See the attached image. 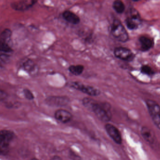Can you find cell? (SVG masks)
<instances>
[{"instance_id": "cell-11", "label": "cell", "mask_w": 160, "mask_h": 160, "mask_svg": "<svg viewBox=\"0 0 160 160\" xmlns=\"http://www.w3.org/2000/svg\"><path fill=\"white\" fill-rule=\"evenodd\" d=\"M106 131L113 141L118 144H121L122 138L121 134L118 129L113 124L108 123L105 126Z\"/></svg>"}, {"instance_id": "cell-2", "label": "cell", "mask_w": 160, "mask_h": 160, "mask_svg": "<svg viewBox=\"0 0 160 160\" xmlns=\"http://www.w3.org/2000/svg\"><path fill=\"white\" fill-rule=\"evenodd\" d=\"M12 31L9 29L3 30L0 35V53L1 61L8 60L11 53H12Z\"/></svg>"}, {"instance_id": "cell-4", "label": "cell", "mask_w": 160, "mask_h": 160, "mask_svg": "<svg viewBox=\"0 0 160 160\" xmlns=\"http://www.w3.org/2000/svg\"><path fill=\"white\" fill-rule=\"evenodd\" d=\"M15 137L14 132L11 130H2L0 132V148L2 155H5L9 152L10 143Z\"/></svg>"}, {"instance_id": "cell-18", "label": "cell", "mask_w": 160, "mask_h": 160, "mask_svg": "<svg viewBox=\"0 0 160 160\" xmlns=\"http://www.w3.org/2000/svg\"><path fill=\"white\" fill-rule=\"evenodd\" d=\"M112 7L115 12L118 14L122 13L125 10V5L123 2L121 1H114Z\"/></svg>"}, {"instance_id": "cell-15", "label": "cell", "mask_w": 160, "mask_h": 160, "mask_svg": "<svg viewBox=\"0 0 160 160\" xmlns=\"http://www.w3.org/2000/svg\"><path fill=\"white\" fill-rule=\"evenodd\" d=\"M62 17L64 20L73 25H78L80 22L79 17L75 13L69 10L63 12L62 13Z\"/></svg>"}, {"instance_id": "cell-17", "label": "cell", "mask_w": 160, "mask_h": 160, "mask_svg": "<svg viewBox=\"0 0 160 160\" xmlns=\"http://www.w3.org/2000/svg\"><path fill=\"white\" fill-rule=\"evenodd\" d=\"M69 72L76 76L80 75L84 70V66L81 64L71 65L68 68Z\"/></svg>"}, {"instance_id": "cell-9", "label": "cell", "mask_w": 160, "mask_h": 160, "mask_svg": "<svg viewBox=\"0 0 160 160\" xmlns=\"http://www.w3.org/2000/svg\"><path fill=\"white\" fill-rule=\"evenodd\" d=\"M70 100L67 96H52L45 100L46 104L51 107H64L69 104Z\"/></svg>"}, {"instance_id": "cell-16", "label": "cell", "mask_w": 160, "mask_h": 160, "mask_svg": "<svg viewBox=\"0 0 160 160\" xmlns=\"http://www.w3.org/2000/svg\"><path fill=\"white\" fill-rule=\"evenodd\" d=\"M140 48L143 51H147L152 48L153 46V41L151 38L145 36H141L139 38Z\"/></svg>"}, {"instance_id": "cell-12", "label": "cell", "mask_w": 160, "mask_h": 160, "mask_svg": "<svg viewBox=\"0 0 160 160\" xmlns=\"http://www.w3.org/2000/svg\"><path fill=\"white\" fill-rule=\"evenodd\" d=\"M37 1L34 0H24L19 1L13 2L11 3L12 9L17 11H26L32 7L36 2Z\"/></svg>"}, {"instance_id": "cell-1", "label": "cell", "mask_w": 160, "mask_h": 160, "mask_svg": "<svg viewBox=\"0 0 160 160\" xmlns=\"http://www.w3.org/2000/svg\"><path fill=\"white\" fill-rule=\"evenodd\" d=\"M83 105L94 113L100 120L108 122L112 118L110 106L106 103H99L92 98L85 97L82 100Z\"/></svg>"}, {"instance_id": "cell-14", "label": "cell", "mask_w": 160, "mask_h": 160, "mask_svg": "<svg viewBox=\"0 0 160 160\" xmlns=\"http://www.w3.org/2000/svg\"><path fill=\"white\" fill-rule=\"evenodd\" d=\"M21 66L23 70L31 75L36 74L38 72V66L30 59L27 58L25 60L22 62Z\"/></svg>"}, {"instance_id": "cell-19", "label": "cell", "mask_w": 160, "mask_h": 160, "mask_svg": "<svg viewBox=\"0 0 160 160\" xmlns=\"http://www.w3.org/2000/svg\"><path fill=\"white\" fill-rule=\"evenodd\" d=\"M140 71H141V72L142 73L147 75H152L154 73V72L152 69L151 67H150L148 65H143L141 67Z\"/></svg>"}, {"instance_id": "cell-7", "label": "cell", "mask_w": 160, "mask_h": 160, "mask_svg": "<svg viewBox=\"0 0 160 160\" xmlns=\"http://www.w3.org/2000/svg\"><path fill=\"white\" fill-rule=\"evenodd\" d=\"M69 86L71 88L79 91L89 96H97L101 94V91L98 89L92 86L85 85L77 81L71 82Z\"/></svg>"}, {"instance_id": "cell-3", "label": "cell", "mask_w": 160, "mask_h": 160, "mask_svg": "<svg viewBox=\"0 0 160 160\" xmlns=\"http://www.w3.org/2000/svg\"><path fill=\"white\" fill-rule=\"evenodd\" d=\"M111 33L118 42H125L129 40L128 32L119 19H115L113 21L111 26Z\"/></svg>"}, {"instance_id": "cell-22", "label": "cell", "mask_w": 160, "mask_h": 160, "mask_svg": "<svg viewBox=\"0 0 160 160\" xmlns=\"http://www.w3.org/2000/svg\"><path fill=\"white\" fill-rule=\"evenodd\" d=\"M50 160H62V158L58 155H55L50 159Z\"/></svg>"}, {"instance_id": "cell-23", "label": "cell", "mask_w": 160, "mask_h": 160, "mask_svg": "<svg viewBox=\"0 0 160 160\" xmlns=\"http://www.w3.org/2000/svg\"><path fill=\"white\" fill-rule=\"evenodd\" d=\"M31 160H39V159H37V158H33L31 159Z\"/></svg>"}, {"instance_id": "cell-20", "label": "cell", "mask_w": 160, "mask_h": 160, "mask_svg": "<svg viewBox=\"0 0 160 160\" xmlns=\"http://www.w3.org/2000/svg\"><path fill=\"white\" fill-rule=\"evenodd\" d=\"M23 93L26 99L28 100H32L34 99V96L31 91L29 89L25 88L23 89Z\"/></svg>"}, {"instance_id": "cell-13", "label": "cell", "mask_w": 160, "mask_h": 160, "mask_svg": "<svg viewBox=\"0 0 160 160\" xmlns=\"http://www.w3.org/2000/svg\"><path fill=\"white\" fill-rule=\"evenodd\" d=\"M55 118L57 120L62 123L69 122L72 120L73 116L72 113L63 109L57 110L55 113Z\"/></svg>"}, {"instance_id": "cell-21", "label": "cell", "mask_w": 160, "mask_h": 160, "mask_svg": "<svg viewBox=\"0 0 160 160\" xmlns=\"http://www.w3.org/2000/svg\"><path fill=\"white\" fill-rule=\"evenodd\" d=\"M7 97H8V94L5 92L3 91L2 90H1V92H0V99H1V102L4 101L7 98Z\"/></svg>"}, {"instance_id": "cell-10", "label": "cell", "mask_w": 160, "mask_h": 160, "mask_svg": "<svg viewBox=\"0 0 160 160\" xmlns=\"http://www.w3.org/2000/svg\"><path fill=\"white\" fill-rule=\"evenodd\" d=\"M114 55L116 58L125 61H132L135 58L133 52L126 48H116L114 50Z\"/></svg>"}, {"instance_id": "cell-6", "label": "cell", "mask_w": 160, "mask_h": 160, "mask_svg": "<svg viewBox=\"0 0 160 160\" xmlns=\"http://www.w3.org/2000/svg\"><path fill=\"white\" fill-rule=\"evenodd\" d=\"M141 23L142 20L138 12L133 8L130 9L125 19L127 28L131 30H135L138 28Z\"/></svg>"}, {"instance_id": "cell-5", "label": "cell", "mask_w": 160, "mask_h": 160, "mask_svg": "<svg viewBox=\"0 0 160 160\" xmlns=\"http://www.w3.org/2000/svg\"><path fill=\"white\" fill-rule=\"evenodd\" d=\"M146 103L153 123L160 130V106L157 102L150 99L146 100Z\"/></svg>"}, {"instance_id": "cell-8", "label": "cell", "mask_w": 160, "mask_h": 160, "mask_svg": "<svg viewBox=\"0 0 160 160\" xmlns=\"http://www.w3.org/2000/svg\"><path fill=\"white\" fill-rule=\"evenodd\" d=\"M141 134L143 138L149 144L151 147L154 149L159 148V143L157 138L152 130L146 126L141 128Z\"/></svg>"}]
</instances>
